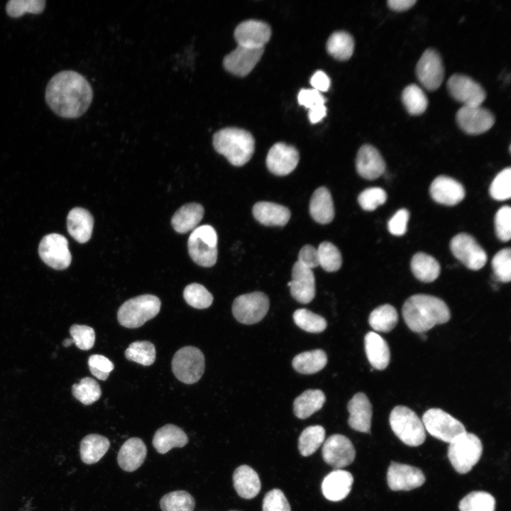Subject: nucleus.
Masks as SVG:
<instances>
[{"instance_id": "1", "label": "nucleus", "mask_w": 511, "mask_h": 511, "mask_svg": "<svg viewBox=\"0 0 511 511\" xmlns=\"http://www.w3.org/2000/svg\"><path fill=\"white\" fill-rule=\"evenodd\" d=\"M92 88L87 79L73 70H63L49 80L45 98L50 109L65 119H77L89 107Z\"/></svg>"}, {"instance_id": "2", "label": "nucleus", "mask_w": 511, "mask_h": 511, "mask_svg": "<svg viewBox=\"0 0 511 511\" xmlns=\"http://www.w3.org/2000/svg\"><path fill=\"white\" fill-rule=\"evenodd\" d=\"M403 319L412 331L424 333L451 317L446 304L440 298L424 294L410 297L402 309Z\"/></svg>"}, {"instance_id": "3", "label": "nucleus", "mask_w": 511, "mask_h": 511, "mask_svg": "<svg viewBox=\"0 0 511 511\" xmlns=\"http://www.w3.org/2000/svg\"><path fill=\"white\" fill-rule=\"evenodd\" d=\"M213 146L235 166H242L253 155L255 140L248 131L236 127L224 128L213 136Z\"/></svg>"}, {"instance_id": "4", "label": "nucleus", "mask_w": 511, "mask_h": 511, "mask_svg": "<svg viewBox=\"0 0 511 511\" xmlns=\"http://www.w3.org/2000/svg\"><path fill=\"white\" fill-rule=\"evenodd\" d=\"M160 305V299L153 295H143L129 299L119 307L118 321L126 328L140 327L159 313Z\"/></svg>"}, {"instance_id": "5", "label": "nucleus", "mask_w": 511, "mask_h": 511, "mask_svg": "<svg viewBox=\"0 0 511 511\" xmlns=\"http://www.w3.org/2000/svg\"><path fill=\"white\" fill-rule=\"evenodd\" d=\"M389 422L395 434L404 444L418 446L425 441L424 424L410 408L403 405L395 407L390 412Z\"/></svg>"}, {"instance_id": "6", "label": "nucleus", "mask_w": 511, "mask_h": 511, "mask_svg": "<svg viewBox=\"0 0 511 511\" xmlns=\"http://www.w3.org/2000/svg\"><path fill=\"white\" fill-rule=\"evenodd\" d=\"M482 452L480 439L474 434L465 432L449 443L447 455L454 468L464 474L478 462Z\"/></svg>"}, {"instance_id": "7", "label": "nucleus", "mask_w": 511, "mask_h": 511, "mask_svg": "<svg viewBox=\"0 0 511 511\" xmlns=\"http://www.w3.org/2000/svg\"><path fill=\"white\" fill-rule=\"evenodd\" d=\"M217 234L210 225H202L193 230L187 241L189 256L202 267L213 266L217 260Z\"/></svg>"}, {"instance_id": "8", "label": "nucleus", "mask_w": 511, "mask_h": 511, "mask_svg": "<svg viewBox=\"0 0 511 511\" xmlns=\"http://www.w3.org/2000/svg\"><path fill=\"white\" fill-rule=\"evenodd\" d=\"M204 356L194 346H185L179 349L172 360V369L175 377L186 384L197 382L204 371Z\"/></svg>"}, {"instance_id": "9", "label": "nucleus", "mask_w": 511, "mask_h": 511, "mask_svg": "<svg viewBox=\"0 0 511 511\" xmlns=\"http://www.w3.org/2000/svg\"><path fill=\"white\" fill-rule=\"evenodd\" d=\"M422 422L424 429L432 436L449 444L466 432L464 425L460 421L439 408L426 411Z\"/></svg>"}, {"instance_id": "10", "label": "nucleus", "mask_w": 511, "mask_h": 511, "mask_svg": "<svg viewBox=\"0 0 511 511\" xmlns=\"http://www.w3.org/2000/svg\"><path fill=\"white\" fill-rule=\"evenodd\" d=\"M270 302L262 292H253L237 297L232 304L236 319L244 324H256L266 315Z\"/></svg>"}, {"instance_id": "11", "label": "nucleus", "mask_w": 511, "mask_h": 511, "mask_svg": "<svg viewBox=\"0 0 511 511\" xmlns=\"http://www.w3.org/2000/svg\"><path fill=\"white\" fill-rule=\"evenodd\" d=\"M38 253L45 264L55 270L67 268L72 261L68 241L59 233L45 236L40 242Z\"/></svg>"}, {"instance_id": "12", "label": "nucleus", "mask_w": 511, "mask_h": 511, "mask_svg": "<svg viewBox=\"0 0 511 511\" xmlns=\"http://www.w3.org/2000/svg\"><path fill=\"white\" fill-rule=\"evenodd\" d=\"M450 249L453 255L471 270H480L486 263V253L475 238L468 233L456 235L450 242Z\"/></svg>"}, {"instance_id": "13", "label": "nucleus", "mask_w": 511, "mask_h": 511, "mask_svg": "<svg viewBox=\"0 0 511 511\" xmlns=\"http://www.w3.org/2000/svg\"><path fill=\"white\" fill-rule=\"evenodd\" d=\"M446 86L451 96L463 104V106H481L486 98V93L482 86L464 75H451Z\"/></svg>"}, {"instance_id": "14", "label": "nucleus", "mask_w": 511, "mask_h": 511, "mask_svg": "<svg viewBox=\"0 0 511 511\" xmlns=\"http://www.w3.org/2000/svg\"><path fill=\"white\" fill-rule=\"evenodd\" d=\"M416 75L422 85L429 91L436 90L442 84L444 68L439 53L427 49L416 65Z\"/></svg>"}, {"instance_id": "15", "label": "nucleus", "mask_w": 511, "mask_h": 511, "mask_svg": "<svg viewBox=\"0 0 511 511\" xmlns=\"http://www.w3.org/2000/svg\"><path fill=\"white\" fill-rule=\"evenodd\" d=\"M460 128L471 135L482 134L495 123L493 113L481 106H463L456 114Z\"/></svg>"}, {"instance_id": "16", "label": "nucleus", "mask_w": 511, "mask_h": 511, "mask_svg": "<svg viewBox=\"0 0 511 511\" xmlns=\"http://www.w3.org/2000/svg\"><path fill=\"white\" fill-rule=\"evenodd\" d=\"M356 456V450L351 440L341 434H333L324 443V461L334 469H341L350 465Z\"/></svg>"}, {"instance_id": "17", "label": "nucleus", "mask_w": 511, "mask_h": 511, "mask_svg": "<svg viewBox=\"0 0 511 511\" xmlns=\"http://www.w3.org/2000/svg\"><path fill=\"white\" fill-rule=\"evenodd\" d=\"M387 481L392 490L407 491L422 485L425 476L417 467L392 461L388 469Z\"/></svg>"}, {"instance_id": "18", "label": "nucleus", "mask_w": 511, "mask_h": 511, "mask_svg": "<svg viewBox=\"0 0 511 511\" xmlns=\"http://www.w3.org/2000/svg\"><path fill=\"white\" fill-rule=\"evenodd\" d=\"M271 36L269 25L263 21L248 20L238 24L234 31L238 45L250 48H263Z\"/></svg>"}, {"instance_id": "19", "label": "nucleus", "mask_w": 511, "mask_h": 511, "mask_svg": "<svg viewBox=\"0 0 511 511\" xmlns=\"http://www.w3.org/2000/svg\"><path fill=\"white\" fill-rule=\"evenodd\" d=\"M299 159V153L294 146L276 143L268 151L266 165L273 174L284 176L296 168Z\"/></svg>"}, {"instance_id": "20", "label": "nucleus", "mask_w": 511, "mask_h": 511, "mask_svg": "<svg viewBox=\"0 0 511 511\" xmlns=\"http://www.w3.org/2000/svg\"><path fill=\"white\" fill-rule=\"evenodd\" d=\"M263 48H250L241 45L226 55L223 66L229 72L239 77L249 74L261 58Z\"/></svg>"}, {"instance_id": "21", "label": "nucleus", "mask_w": 511, "mask_h": 511, "mask_svg": "<svg viewBox=\"0 0 511 511\" xmlns=\"http://www.w3.org/2000/svg\"><path fill=\"white\" fill-rule=\"evenodd\" d=\"M293 298L302 304L310 302L316 293L315 278L312 269L297 261L292 269V280L287 282Z\"/></svg>"}, {"instance_id": "22", "label": "nucleus", "mask_w": 511, "mask_h": 511, "mask_svg": "<svg viewBox=\"0 0 511 511\" xmlns=\"http://www.w3.org/2000/svg\"><path fill=\"white\" fill-rule=\"evenodd\" d=\"M429 192L436 202L447 206L458 204L465 197L463 185L457 180L445 175H440L433 180Z\"/></svg>"}, {"instance_id": "23", "label": "nucleus", "mask_w": 511, "mask_h": 511, "mask_svg": "<svg viewBox=\"0 0 511 511\" xmlns=\"http://www.w3.org/2000/svg\"><path fill=\"white\" fill-rule=\"evenodd\" d=\"M356 167L360 176L366 180H373L378 178L385 172V163L376 148L369 144H365L358 151Z\"/></svg>"}, {"instance_id": "24", "label": "nucleus", "mask_w": 511, "mask_h": 511, "mask_svg": "<svg viewBox=\"0 0 511 511\" xmlns=\"http://www.w3.org/2000/svg\"><path fill=\"white\" fill-rule=\"evenodd\" d=\"M348 423L353 429L369 433L371 426L372 405L368 397L363 392L356 393L348 402Z\"/></svg>"}, {"instance_id": "25", "label": "nucleus", "mask_w": 511, "mask_h": 511, "mask_svg": "<svg viewBox=\"0 0 511 511\" xmlns=\"http://www.w3.org/2000/svg\"><path fill=\"white\" fill-rule=\"evenodd\" d=\"M353 482L351 473L342 469H334L323 480L322 490L324 496L331 501H340L349 494Z\"/></svg>"}, {"instance_id": "26", "label": "nucleus", "mask_w": 511, "mask_h": 511, "mask_svg": "<svg viewBox=\"0 0 511 511\" xmlns=\"http://www.w3.org/2000/svg\"><path fill=\"white\" fill-rule=\"evenodd\" d=\"M146 454V446L142 439L132 437L121 446L118 453L117 461L123 471L133 472L143 464Z\"/></svg>"}, {"instance_id": "27", "label": "nucleus", "mask_w": 511, "mask_h": 511, "mask_svg": "<svg viewBox=\"0 0 511 511\" xmlns=\"http://www.w3.org/2000/svg\"><path fill=\"white\" fill-rule=\"evenodd\" d=\"M93 226V216L87 209L75 207L70 211L67 228L70 235L77 242L84 243L90 239Z\"/></svg>"}, {"instance_id": "28", "label": "nucleus", "mask_w": 511, "mask_h": 511, "mask_svg": "<svg viewBox=\"0 0 511 511\" xmlns=\"http://www.w3.org/2000/svg\"><path fill=\"white\" fill-rule=\"evenodd\" d=\"M254 218L265 226H285L290 218V211L286 207L270 202H258L252 209Z\"/></svg>"}, {"instance_id": "29", "label": "nucleus", "mask_w": 511, "mask_h": 511, "mask_svg": "<svg viewBox=\"0 0 511 511\" xmlns=\"http://www.w3.org/2000/svg\"><path fill=\"white\" fill-rule=\"evenodd\" d=\"M365 351L371 366L379 370L389 364L390 353L386 341L378 334L370 331L364 338Z\"/></svg>"}, {"instance_id": "30", "label": "nucleus", "mask_w": 511, "mask_h": 511, "mask_svg": "<svg viewBox=\"0 0 511 511\" xmlns=\"http://www.w3.org/2000/svg\"><path fill=\"white\" fill-rule=\"evenodd\" d=\"M309 213L317 223L326 224L334 219V207L331 194L325 187L317 188L312 195Z\"/></svg>"}, {"instance_id": "31", "label": "nucleus", "mask_w": 511, "mask_h": 511, "mask_svg": "<svg viewBox=\"0 0 511 511\" xmlns=\"http://www.w3.org/2000/svg\"><path fill=\"white\" fill-rule=\"evenodd\" d=\"M188 442L185 432L174 424H166L158 429L153 439V445L155 450L164 454L174 447H183Z\"/></svg>"}, {"instance_id": "32", "label": "nucleus", "mask_w": 511, "mask_h": 511, "mask_svg": "<svg viewBox=\"0 0 511 511\" xmlns=\"http://www.w3.org/2000/svg\"><path fill=\"white\" fill-rule=\"evenodd\" d=\"M233 483L238 495L245 499L255 498L261 487L258 473L247 465L240 466L234 471Z\"/></svg>"}, {"instance_id": "33", "label": "nucleus", "mask_w": 511, "mask_h": 511, "mask_svg": "<svg viewBox=\"0 0 511 511\" xmlns=\"http://www.w3.org/2000/svg\"><path fill=\"white\" fill-rule=\"evenodd\" d=\"M204 210L198 203L185 204L178 209L171 219V224L175 231L185 233L194 230L203 218Z\"/></svg>"}, {"instance_id": "34", "label": "nucleus", "mask_w": 511, "mask_h": 511, "mask_svg": "<svg viewBox=\"0 0 511 511\" xmlns=\"http://www.w3.org/2000/svg\"><path fill=\"white\" fill-rule=\"evenodd\" d=\"M110 446L109 439L99 434H91L80 442L79 453L82 461L86 464L98 462Z\"/></svg>"}, {"instance_id": "35", "label": "nucleus", "mask_w": 511, "mask_h": 511, "mask_svg": "<svg viewBox=\"0 0 511 511\" xmlns=\"http://www.w3.org/2000/svg\"><path fill=\"white\" fill-rule=\"evenodd\" d=\"M410 268L415 278L423 282H432L440 274L439 262L434 257L423 252L413 256Z\"/></svg>"}, {"instance_id": "36", "label": "nucleus", "mask_w": 511, "mask_h": 511, "mask_svg": "<svg viewBox=\"0 0 511 511\" xmlns=\"http://www.w3.org/2000/svg\"><path fill=\"white\" fill-rule=\"evenodd\" d=\"M325 400V395L320 390H305L295 400L294 413L300 419H306L319 410Z\"/></svg>"}, {"instance_id": "37", "label": "nucleus", "mask_w": 511, "mask_h": 511, "mask_svg": "<svg viewBox=\"0 0 511 511\" xmlns=\"http://www.w3.org/2000/svg\"><path fill=\"white\" fill-rule=\"evenodd\" d=\"M327 363V356L322 349L305 351L292 360L294 369L302 374H313L323 369Z\"/></svg>"}, {"instance_id": "38", "label": "nucleus", "mask_w": 511, "mask_h": 511, "mask_svg": "<svg viewBox=\"0 0 511 511\" xmlns=\"http://www.w3.org/2000/svg\"><path fill=\"white\" fill-rule=\"evenodd\" d=\"M328 53L339 60H348L354 50V40L345 31H336L331 35L326 43Z\"/></svg>"}, {"instance_id": "39", "label": "nucleus", "mask_w": 511, "mask_h": 511, "mask_svg": "<svg viewBox=\"0 0 511 511\" xmlns=\"http://www.w3.org/2000/svg\"><path fill=\"white\" fill-rule=\"evenodd\" d=\"M398 322V314L395 308L385 304L373 309L370 314V326L377 331L389 332L392 330Z\"/></svg>"}, {"instance_id": "40", "label": "nucleus", "mask_w": 511, "mask_h": 511, "mask_svg": "<svg viewBox=\"0 0 511 511\" xmlns=\"http://www.w3.org/2000/svg\"><path fill=\"white\" fill-rule=\"evenodd\" d=\"M401 98L404 106L410 115H421L427 108V95L417 84H411L407 86L402 92Z\"/></svg>"}, {"instance_id": "41", "label": "nucleus", "mask_w": 511, "mask_h": 511, "mask_svg": "<svg viewBox=\"0 0 511 511\" xmlns=\"http://www.w3.org/2000/svg\"><path fill=\"white\" fill-rule=\"evenodd\" d=\"M325 429L320 425L309 426L301 433L298 440V449L303 456L314 454L324 443Z\"/></svg>"}, {"instance_id": "42", "label": "nucleus", "mask_w": 511, "mask_h": 511, "mask_svg": "<svg viewBox=\"0 0 511 511\" xmlns=\"http://www.w3.org/2000/svg\"><path fill=\"white\" fill-rule=\"evenodd\" d=\"M458 508L460 511H495V500L489 493L473 491L462 498Z\"/></svg>"}, {"instance_id": "43", "label": "nucleus", "mask_w": 511, "mask_h": 511, "mask_svg": "<svg viewBox=\"0 0 511 511\" xmlns=\"http://www.w3.org/2000/svg\"><path fill=\"white\" fill-rule=\"evenodd\" d=\"M194 506V498L184 490L168 493L160 501L162 511H193Z\"/></svg>"}, {"instance_id": "44", "label": "nucleus", "mask_w": 511, "mask_h": 511, "mask_svg": "<svg viewBox=\"0 0 511 511\" xmlns=\"http://www.w3.org/2000/svg\"><path fill=\"white\" fill-rule=\"evenodd\" d=\"M155 348L148 341H138L131 343L125 351L126 358L143 366H150L155 360Z\"/></svg>"}, {"instance_id": "45", "label": "nucleus", "mask_w": 511, "mask_h": 511, "mask_svg": "<svg viewBox=\"0 0 511 511\" xmlns=\"http://www.w3.org/2000/svg\"><path fill=\"white\" fill-rule=\"evenodd\" d=\"M73 396L85 405H89L99 399L101 395L99 383L93 378L85 377L72 387Z\"/></svg>"}, {"instance_id": "46", "label": "nucleus", "mask_w": 511, "mask_h": 511, "mask_svg": "<svg viewBox=\"0 0 511 511\" xmlns=\"http://www.w3.org/2000/svg\"><path fill=\"white\" fill-rule=\"evenodd\" d=\"M293 319L297 326L310 333L322 332L327 326L324 317L307 309H297L293 314Z\"/></svg>"}, {"instance_id": "47", "label": "nucleus", "mask_w": 511, "mask_h": 511, "mask_svg": "<svg viewBox=\"0 0 511 511\" xmlns=\"http://www.w3.org/2000/svg\"><path fill=\"white\" fill-rule=\"evenodd\" d=\"M319 264L327 272L337 271L341 266L342 258L338 248L333 243L324 241L317 248Z\"/></svg>"}, {"instance_id": "48", "label": "nucleus", "mask_w": 511, "mask_h": 511, "mask_svg": "<svg viewBox=\"0 0 511 511\" xmlns=\"http://www.w3.org/2000/svg\"><path fill=\"white\" fill-rule=\"evenodd\" d=\"M183 297L189 305L200 309L208 308L213 302L212 295L206 287L198 283H192L186 286Z\"/></svg>"}, {"instance_id": "49", "label": "nucleus", "mask_w": 511, "mask_h": 511, "mask_svg": "<svg viewBox=\"0 0 511 511\" xmlns=\"http://www.w3.org/2000/svg\"><path fill=\"white\" fill-rule=\"evenodd\" d=\"M45 0H10L6 4V12L11 18H19L26 13H41L45 8Z\"/></svg>"}, {"instance_id": "50", "label": "nucleus", "mask_w": 511, "mask_h": 511, "mask_svg": "<svg viewBox=\"0 0 511 511\" xmlns=\"http://www.w3.org/2000/svg\"><path fill=\"white\" fill-rule=\"evenodd\" d=\"M495 278L502 282L511 280V250L510 248L499 251L491 261Z\"/></svg>"}, {"instance_id": "51", "label": "nucleus", "mask_w": 511, "mask_h": 511, "mask_svg": "<svg viewBox=\"0 0 511 511\" xmlns=\"http://www.w3.org/2000/svg\"><path fill=\"white\" fill-rule=\"evenodd\" d=\"M489 192L495 200L503 201L511 197V168L507 167L500 172L493 180Z\"/></svg>"}, {"instance_id": "52", "label": "nucleus", "mask_w": 511, "mask_h": 511, "mask_svg": "<svg viewBox=\"0 0 511 511\" xmlns=\"http://www.w3.org/2000/svg\"><path fill=\"white\" fill-rule=\"evenodd\" d=\"M387 200L385 191L380 187H370L364 189L358 197L361 207L366 211H373Z\"/></svg>"}, {"instance_id": "53", "label": "nucleus", "mask_w": 511, "mask_h": 511, "mask_svg": "<svg viewBox=\"0 0 511 511\" xmlns=\"http://www.w3.org/2000/svg\"><path fill=\"white\" fill-rule=\"evenodd\" d=\"M73 342L81 350H89L94 344L95 332L86 325L74 324L70 329Z\"/></svg>"}, {"instance_id": "54", "label": "nucleus", "mask_w": 511, "mask_h": 511, "mask_svg": "<svg viewBox=\"0 0 511 511\" xmlns=\"http://www.w3.org/2000/svg\"><path fill=\"white\" fill-rule=\"evenodd\" d=\"M495 231L498 239L503 242L510 241L511 237V208L503 206L495 216Z\"/></svg>"}, {"instance_id": "55", "label": "nucleus", "mask_w": 511, "mask_h": 511, "mask_svg": "<svg viewBox=\"0 0 511 511\" xmlns=\"http://www.w3.org/2000/svg\"><path fill=\"white\" fill-rule=\"evenodd\" d=\"M263 511H291L287 498L280 489L268 492L263 501Z\"/></svg>"}, {"instance_id": "56", "label": "nucleus", "mask_w": 511, "mask_h": 511, "mask_svg": "<svg viewBox=\"0 0 511 511\" xmlns=\"http://www.w3.org/2000/svg\"><path fill=\"white\" fill-rule=\"evenodd\" d=\"M88 365L92 374L101 380H106L114 368L109 359L99 354L92 355L88 359Z\"/></svg>"}, {"instance_id": "57", "label": "nucleus", "mask_w": 511, "mask_h": 511, "mask_svg": "<svg viewBox=\"0 0 511 511\" xmlns=\"http://www.w3.org/2000/svg\"><path fill=\"white\" fill-rule=\"evenodd\" d=\"M410 213L406 209H400L396 211L388 221V229L394 236H402L407 231Z\"/></svg>"}, {"instance_id": "58", "label": "nucleus", "mask_w": 511, "mask_h": 511, "mask_svg": "<svg viewBox=\"0 0 511 511\" xmlns=\"http://www.w3.org/2000/svg\"><path fill=\"white\" fill-rule=\"evenodd\" d=\"M300 104L311 109L319 105L324 104L325 99L321 93L314 89H302L297 96Z\"/></svg>"}, {"instance_id": "59", "label": "nucleus", "mask_w": 511, "mask_h": 511, "mask_svg": "<svg viewBox=\"0 0 511 511\" xmlns=\"http://www.w3.org/2000/svg\"><path fill=\"white\" fill-rule=\"evenodd\" d=\"M297 261L312 270L318 267L319 264L317 249L311 245L304 246L299 252Z\"/></svg>"}, {"instance_id": "60", "label": "nucleus", "mask_w": 511, "mask_h": 511, "mask_svg": "<svg viewBox=\"0 0 511 511\" xmlns=\"http://www.w3.org/2000/svg\"><path fill=\"white\" fill-rule=\"evenodd\" d=\"M310 83L314 89L319 92H326L329 88L330 79L324 72L318 70L312 75Z\"/></svg>"}, {"instance_id": "61", "label": "nucleus", "mask_w": 511, "mask_h": 511, "mask_svg": "<svg viewBox=\"0 0 511 511\" xmlns=\"http://www.w3.org/2000/svg\"><path fill=\"white\" fill-rule=\"evenodd\" d=\"M417 3L416 0H388V7L395 11H405L411 9Z\"/></svg>"}, {"instance_id": "62", "label": "nucleus", "mask_w": 511, "mask_h": 511, "mask_svg": "<svg viewBox=\"0 0 511 511\" xmlns=\"http://www.w3.org/2000/svg\"><path fill=\"white\" fill-rule=\"evenodd\" d=\"M326 115V108L324 104L319 105L309 109L308 117L312 123H316L322 120Z\"/></svg>"}, {"instance_id": "63", "label": "nucleus", "mask_w": 511, "mask_h": 511, "mask_svg": "<svg viewBox=\"0 0 511 511\" xmlns=\"http://www.w3.org/2000/svg\"><path fill=\"white\" fill-rule=\"evenodd\" d=\"M73 342L72 339H66L63 341L62 345L65 347L70 346Z\"/></svg>"}]
</instances>
